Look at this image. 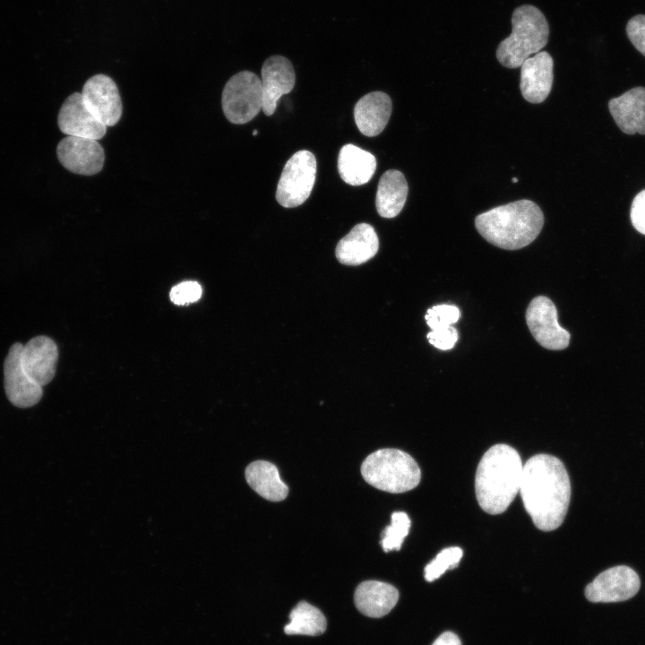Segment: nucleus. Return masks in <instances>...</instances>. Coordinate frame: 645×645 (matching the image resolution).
<instances>
[{
	"label": "nucleus",
	"mask_w": 645,
	"mask_h": 645,
	"mask_svg": "<svg viewBox=\"0 0 645 645\" xmlns=\"http://www.w3.org/2000/svg\"><path fill=\"white\" fill-rule=\"evenodd\" d=\"M520 493L535 526L555 530L563 523L571 499V482L563 463L549 454H537L523 465Z\"/></svg>",
	"instance_id": "f257e3e1"
},
{
	"label": "nucleus",
	"mask_w": 645,
	"mask_h": 645,
	"mask_svg": "<svg viewBox=\"0 0 645 645\" xmlns=\"http://www.w3.org/2000/svg\"><path fill=\"white\" fill-rule=\"evenodd\" d=\"M522 470L521 459L512 446L499 443L487 450L475 477L479 506L489 514L506 511L520 492Z\"/></svg>",
	"instance_id": "f03ea898"
},
{
	"label": "nucleus",
	"mask_w": 645,
	"mask_h": 645,
	"mask_svg": "<svg viewBox=\"0 0 645 645\" xmlns=\"http://www.w3.org/2000/svg\"><path fill=\"white\" fill-rule=\"evenodd\" d=\"M544 221L540 207L530 200L523 199L480 213L475 219V227L493 245L505 250H518L537 238Z\"/></svg>",
	"instance_id": "7ed1b4c3"
},
{
	"label": "nucleus",
	"mask_w": 645,
	"mask_h": 645,
	"mask_svg": "<svg viewBox=\"0 0 645 645\" xmlns=\"http://www.w3.org/2000/svg\"><path fill=\"white\" fill-rule=\"evenodd\" d=\"M512 25V33L497 47L496 58L504 67L517 68L546 45L549 25L543 13L529 4L513 11Z\"/></svg>",
	"instance_id": "20e7f679"
},
{
	"label": "nucleus",
	"mask_w": 645,
	"mask_h": 645,
	"mask_svg": "<svg viewBox=\"0 0 645 645\" xmlns=\"http://www.w3.org/2000/svg\"><path fill=\"white\" fill-rule=\"evenodd\" d=\"M364 479L374 487L389 493H404L420 482L421 471L415 460L397 449H381L361 465Z\"/></svg>",
	"instance_id": "39448f33"
},
{
	"label": "nucleus",
	"mask_w": 645,
	"mask_h": 645,
	"mask_svg": "<svg viewBox=\"0 0 645 645\" xmlns=\"http://www.w3.org/2000/svg\"><path fill=\"white\" fill-rule=\"evenodd\" d=\"M221 104L229 122L242 125L251 121L262 108L261 79L250 71L233 75L224 86Z\"/></svg>",
	"instance_id": "423d86ee"
},
{
	"label": "nucleus",
	"mask_w": 645,
	"mask_h": 645,
	"mask_svg": "<svg viewBox=\"0 0 645 645\" xmlns=\"http://www.w3.org/2000/svg\"><path fill=\"white\" fill-rule=\"evenodd\" d=\"M316 177V159L306 150L297 151L286 162L280 177L276 200L285 208L304 203L313 190Z\"/></svg>",
	"instance_id": "0eeeda50"
},
{
	"label": "nucleus",
	"mask_w": 645,
	"mask_h": 645,
	"mask_svg": "<svg viewBox=\"0 0 645 645\" xmlns=\"http://www.w3.org/2000/svg\"><path fill=\"white\" fill-rule=\"evenodd\" d=\"M527 325L543 348L562 350L569 346L570 333L562 328L557 320V309L551 299L545 296L533 298L525 314Z\"/></svg>",
	"instance_id": "6e6552de"
},
{
	"label": "nucleus",
	"mask_w": 645,
	"mask_h": 645,
	"mask_svg": "<svg viewBox=\"0 0 645 645\" xmlns=\"http://www.w3.org/2000/svg\"><path fill=\"white\" fill-rule=\"evenodd\" d=\"M641 580L631 567L618 565L599 573L585 589L590 602H620L630 599L639 591Z\"/></svg>",
	"instance_id": "1a4fd4ad"
},
{
	"label": "nucleus",
	"mask_w": 645,
	"mask_h": 645,
	"mask_svg": "<svg viewBox=\"0 0 645 645\" xmlns=\"http://www.w3.org/2000/svg\"><path fill=\"white\" fill-rule=\"evenodd\" d=\"M56 154L60 163L69 171L92 176L101 171L105 153L97 140L66 136L57 145Z\"/></svg>",
	"instance_id": "9d476101"
},
{
	"label": "nucleus",
	"mask_w": 645,
	"mask_h": 645,
	"mask_svg": "<svg viewBox=\"0 0 645 645\" xmlns=\"http://www.w3.org/2000/svg\"><path fill=\"white\" fill-rule=\"evenodd\" d=\"M23 345L13 344L4 363V391L10 402L18 408L36 405L41 399L42 387L34 383L24 372L21 355Z\"/></svg>",
	"instance_id": "9b49d317"
},
{
	"label": "nucleus",
	"mask_w": 645,
	"mask_h": 645,
	"mask_svg": "<svg viewBox=\"0 0 645 645\" xmlns=\"http://www.w3.org/2000/svg\"><path fill=\"white\" fill-rule=\"evenodd\" d=\"M88 109L107 127L117 124L122 116V101L115 82L105 74H96L82 91Z\"/></svg>",
	"instance_id": "f8f14e48"
},
{
	"label": "nucleus",
	"mask_w": 645,
	"mask_h": 645,
	"mask_svg": "<svg viewBox=\"0 0 645 645\" xmlns=\"http://www.w3.org/2000/svg\"><path fill=\"white\" fill-rule=\"evenodd\" d=\"M57 124L62 133L68 136L94 140L103 138L107 126L100 122L84 104L82 93L71 94L60 108Z\"/></svg>",
	"instance_id": "ddd939ff"
},
{
	"label": "nucleus",
	"mask_w": 645,
	"mask_h": 645,
	"mask_svg": "<svg viewBox=\"0 0 645 645\" xmlns=\"http://www.w3.org/2000/svg\"><path fill=\"white\" fill-rule=\"evenodd\" d=\"M57 360L56 343L47 336L34 337L23 345L21 355L22 368L41 387L53 380Z\"/></svg>",
	"instance_id": "4468645a"
},
{
	"label": "nucleus",
	"mask_w": 645,
	"mask_h": 645,
	"mask_svg": "<svg viewBox=\"0 0 645 645\" xmlns=\"http://www.w3.org/2000/svg\"><path fill=\"white\" fill-rule=\"evenodd\" d=\"M262 111L271 116L282 95L289 93L295 85V71L291 62L285 56L275 55L268 57L262 67Z\"/></svg>",
	"instance_id": "2eb2a0df"
},
{
	"label": "nucleus",
	"mask_w": 645,
	"mask_h": 645,
	"mask_svg": "<svg viewBox=\"0 0 645 645\" xmlns=\"http://www.w3.org/2000/svg\"><path fill=\"white\" fill-rule=\"evenodd\" d=\"M554 60L546 51L537 53L520 65V88L522 97L530 103L543 102L553 85Z\"/></svg>",
	"instance_id": "dca6fc26"
},
{
	"label": "nucleus",
	"mask_w": 645,
	"mask_h": 645,
	"mask_svg": "<svg viewBox=\"0 0 645 645\" xmlns=\"http://www.w3.org/2000/svg\"><path fill=\"white\" fill-rule=\"evenodd\" d=\"M609 111L621 131L626 134H645V88H632L608 102Z\"/></svg>",
	"instance_id": "f3484780"
},
{
	"label": "nucleus",
	"mask_w": 645,
	"mask_h": 645,
	"mask_svg": "<svg viewBox=\"0 0 645 645\" xmlns=\"http://www.w3.org/2000/svg\"><path fill=\"white\" fill-rule=\"evenodd\" d=\"M378 248L379 239L374 228L370 224L359 223L339 241L335 254L340 262L358 265L373 258Z\"/></svg>",
	"instance_id": "a211bd4d"
},
{
	"label": "nucleus",
	"mask_w": 645,
	"mask_h": 645,
	"mask_svg": "<svg viewBox=\"0 0 645 645\" xmlns=\"http://www.w3.org/2000/svg\"><path fill=\"white\" fill-rule=\"evenodd\" d=\"M391 109V99L384 92L373 91L363 96L354 107L358 130L366 136L378 135L387 125Z\"/></svg>",
	"instance_id": "6ab92c4d"
},
{
	"label": "nucleus",
	"mask_w": 645,
	"mask_h": 645,
	"mask_svg": "<svg viewBox=\"0 0 645 645\" xmlns=\"http://www.w3.org/2000/svg\"><path fill=\"white\" fill-rule=\"evenodd\" d=\"M399 599L397 589L386 582L366 580L356 589L354 601L357 610L363 615L383 617L395 606Z\"/></svg>",
	"instance_id": "aec40b11"
},
{
	"label": "nucleus",
	"mask_w": 645,
	"mask_h": 645,
	"mask_svg": "<svg viewBox=\"0 0 645 645\" xmlns=\"http://www.w3.org/2000/svg\"><path fill=\"white\" fill-rule=\"evenodd\" d=\"M376 169V159L367 150L348 143L344 145L338 156V170L341 179L350 185L366 184Z\"/></svg>",
	"instance_id": "412c9836"
},
{
	"label": "nucleus",
	"mask_w": 645,
	"mask_h": 645,
	"mask_svg": "<svg viewBox=\"0 0 645 645\" xmlns=\"http://www.w3.org/2000/svg\"><path fill=\"white\" fill-rule=\"evenodd\" d=\"M408 193V186L404 175L395 169L387 170L380 178L375 206L378 214L383 218H394L403 209Z\"/></svg>",
	"instance_id": "4be33fe9"
},
{
	"label": "nucleus",
	"mask_w": 645,
	"mask_h": 645,
	"mask_svg": "<svg viewBox=\"0 0 645 645\" xmlns=\"http://www.w3.org/2000/svg\"><path fill=\"white\" fill-rule=\"evenodd\" d=\"M248 485L266 500L279 502L288 494V486L281 480L277 467L266 460H256L245 469Z\"/></svg>",
	"instance_id": "5701e85b"
},
{
	"label": "nucleus",
	"mask_w": 645,
	"mask_h": 645,
	"mask_svg": "<svg viewBox=\"0 0 645 645\" xmlns=\"http://www.w3.org/2000/svg\"><path fill=\"white\" fill-rule=\"evenodd\" d=\"M290 622L284 632L288 635L317 636L326 630L327 621L323 614L305 601L299 602L289 614Z\"/></svg>",
	"instance_id": "b1692460"
},
{
	"label": "nucleus",
	"mask_w": 645,
	"mask_h": 645,
	"mask_svg": "<svg viewBox=\"0 0 645 645\" xmlns=\"http://www.w3.org/2000/svg\"><path fill=\"white\" fill-rule=\"evenodd\" d=\"M410 528V520L404 512H395L391 514V525L383 532L381 545L384 552L400 550L403 540L408 536Z\"/></svg>",
	"instance_id": "393cba45"
},
{
	"label": "nucleus",
	"mask_w": 645,
	"mask_h": 645,
	"mask_svg": "<svg viewBox=\"0 0 645 645\" xmlns=\"http://www.w3.org/2000/svg\"><path fill=\"white\" fill-rule=\"evenodd\" d=\"M463 551L459 546H450L443 549L426 567L425 579L434 581L447 570L454 569L459 564Z\"/></svg>",
	"instance_id": "a878e982"
},
{
	"label": "nucleus",
	"mask_w": 645,
	"mask_h": 645,
	"mask_svg": "<svg viewBox=\"0 0 645 645\" xmlns=\"http://www.w3.org/2000/svg\"><path fill=\"white\" fill-rule=\"evenodd\" d=\"M460 318V309L452 305H438L429 308L425 315L431 330L452 326Z\"/></svg>",
	"instance_id": "bb28decb"
},
{
	"label": "nucleus",
	"mask_w": 645,
	"mask_h": 645,
	"mask_svg": "<svg viewBox=\"0 0 645 645\" xmlns=\"http://www.w3.org/2000/svg\"><path fill=\"white\" fill-rule=\"evenodd\" d=\"M202 289L196 281H184L172 288L169 293L171 301L178 305H188L198 301Z\"/></svg>",
	"instance_id": "cd10ccee"
},
{
	"label": "nucleus",
	"mask_w": 645,
	"mask_h": 645,
	"mask_svg": "<svg viewBox=\"0 0 645 645\" xmlns=\"http://www.w3.org/2000/svg\"><path fill=\"white\" fill-rule=\"evenodd\" d=\"M626 34L634 47L645 56V15L637 14L626 25Z\"/></svg>",
	"instance_id": "c85d7f7f"
},
{
	"label": "nucleus",
	"mask_w": 645,
	"mask_h": 645,
	"mask_svg": "<svg viewBox=\"0 0 645 645\" xmlns=\"http://www.w3.org/2000/svg\"><path fill=\"white\" fill-rule=\"evenodd\" d=\"M458 339V331L453 326L432 330L427 334V340L430 344L442 350L452 349Z\"/></svg>",
	"instance_id": "c756f323"
},
{
	"label": "nucleus",
	"mask_w": 645,
	"mask_h": 645,
	"mask_svg": "<svg viewBox=\"0 0 645 645\" xmlns=\"http://www.w3.org/2000/svg\"><path fill=\"white\" fill-rule=\"evenodd\" d=\"M630 219L633 228L645 235V189L634 197L631 205Z\"/></svg>",
	"instance_id": "7c9ffc66"
},
{
	"label": "nucleus",
	"mask_w": 645,
	"mask_h": 645,
	"mask_svg": "<svg viewBox=\"0 0 645 645\" xmlns=\"http://www.w3.org/2000/svg\"><path fill=\"white\" fill-rule=\"evenodd\" d=\"M432 645H461V643L455 633L445 632L441 634Z\"/></svg>",
	"instance_id": "2f4dec72"
},
{
	"label": "nucleus",
	"mask_w": 645,
	"mask_h": 645,
	"mask_svg": "<svg viewBox=\"0 0 645 645\" xmlns=\"http://www.w3.org/2000/svg\"><path fill=\"white\" fill-rule=\"evenodd\" d=\"M512 182H513V183H517V182H518V179L515 178V177H513V178H512Z\"/></svg>",
	"instance_id": "473e14b6"
},
{
	"label": "nucleus",
	"mask_w": 645,
	"mask_h": 645,
	"mask_svg": "<svg viewBox=\"0 0 645 645\" xmlns=\"http://www.w3.org/2000/svg\"><path fill=\"white\" fill-rule=\"evenodd\" d=\"M257 133H258V131H257V130H254V133H253V134H254V135H256Z\"/></svg>",
	"instance_id": "72a5a7b5"
}]
</instances>
